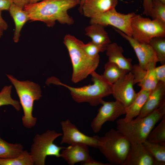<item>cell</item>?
I'll use <instances>...</instances> for the list:
<instances>
[{
    "instance_id": "484cf974",
    "label": "cell",
    "mask_w": 165,
    "mask_h": 165,
    "mask_svg": "<svg viewBox=\"0 0 165 165\" xmlns=\"http://www.w3.org/2000/svg\"><path fill=\"white\" fill-rule=\"evenodd\" d=\"M34 162L30 152L23 150L18 156L11 158H0V165H32Z\"/></svg>"
},
{
    "instance_id": "1f68e13d",
    "label": "cell",
    "mask_w": 165,
    "mask_h": 165,
    "mask_svg": "<svg viewBox=\"0 0 165 165\" xmlns=\"http://www.w3.org/2000/svg\"><path fill=\"white\" fill-rule=\"evenodd\" d=\"M154 70L158 81L165 82V64L156 67Z\"/></svg>"
},
{
    "instance_id": "5b68a950",
    "label": "cell",
    "mask_w": 165,
    "mask_h": 165,
    "mask_svg": "<svg viewBox=\"0 0 165 165\" xmlns=\"http://www.w3.org/2000/svg\"><path fill=\"white\" fill-rule=\"evenodd\" d=\"M6 75L16 89L23 109V125L27 128H31L35 125L37 121V118L33 116L32 112L34 101L39 100L42 97L40 87L33 82L20 81L12 75Z\"/></svg>"
},
{
    "instance_id": "8fae6325",
    "label": "cell",
    "mask_w": 165,
    "mask_h": 165,
    "mask_svg": "<svg viewBox=\"0 0 165 165\" xmlns=\"http://www.w3.org/2000/svg\"><path fill=\"white\" fill-rule=\"evenodd\" d=\"M61 125L62 131L61 144L80 143L98 148L100 138L98 136L91 137L83 133L68 119L61 121Z\"/></svg>"
},
{
    "instance_id": "ab89813d",
    "label": "cell",
    "mask_w": 165,
    "mask_h": 165,
    "mask_svg": "<svg viewBox=\"0 0 165 165\" xmlns=\"http://www.w3.org/2000/svg\"><path fill=\"white\" fill-rule=\"evenodd\" d=\"M152 1L159 2L165 4V0H152Z\"/></svg>"
},
{
    "instance_id": "4fadbf2b",
    "label": "cell",
    "mask_w": 165,
    "mask_h": 165,
    "mask_svg": "<svg viewBox=\"0 0 165 165\" xmlns=\"http://www.w3.org/2000/svg\"><path fill=\"white\" fill-rule=\"evenodd\" d=\"M134 80V75L130 72L112 84V94L116 100L126 109L132 104L137 96L133 87Z\"/></svg>"
},
{
    "instance_id": "d4e9b609",
    "label": "cell",
    "mask_w": 165,
    "mask_h": 165,
    "mask_svg": "<svg viewBox=\"0 0 165 165\" xmlns=\"http://www.w3.org/2000/svg\"><path fill=\"white\" fill-rule=\"evenodd\" d=\"M23 147L20 144H11L0 137V158H11L19 156L23 151Z\"/></svg>"
},
{
    "instance_id": "7a4b0ae2",
    "label": "cell",
    "mask_w": 165,
    "mask_h": 165,
    "mask_svg": "<svg viewBox=\"0 0 165 165\" xmlns=\"http://www.w3.org/2000/svg\"><path fill=\"white\" fill-rule=\"evenodd\" d=\"M90 75L93 84L82 87H72L62 83L54 77L48 78L46 83L63 86L69 90L72 98L76 102L87 103L91 106H96L101 104L104 97L112 94V84L102 75L98 74L95 71Z\"/></svg>"
},
{
    "instance_id": "d590c367",
    "label": "cell",
    "mask_w": 165,
    "mask_h": 165,
    "mask_svg": "<svg viewBox=\"0 0 165 165\" xmlns=\"http://www.w3.org/2000/svg\"><path fill=\"white\" fill-rule=\"evenodd\" d=\"M13 3L18 7L24 9L29 3V0H12Z\"/></svg>"
},
{
    "instance_id": "e0dca14e",
    "label": "cell",
    "mask_w": 165,
    "mask_h": 165,
    "mask_svg": "<svg viewBox=\"0 0 165 165\" xmlns=\"http://www.w3.org/2000/svg\"><path fill=\"white\" fill-rule=\"evenodd\" d=\"M155 68L145 70L138 64L133 65L130 72L134 75V85L138 83L141 89L149 91L154 89L158 82L155 73Z\"/></svg>"
},
{
    "instance_id": "5bb4252c",
    "label": "cell",
    "mask_w": 165,
    "mask_h": 165,
    "mask_svg": "<svg viewBox=\"0 0 165 165\" xmlns=\"http://www.w3.org/2000/svg\"><path fill=\"white\" fill-rule=\"evenodd\" d=\"M123 165H156V162L142 143H131Z\"/></svg>"
},
{
    "instance_id": "f35d334b",
    "label": "cell",
    "mask_w": 165,
    "mask_h": 165,
    "mask_svg": "<svg viewBox=\"0 0 165 165\" xmlns=\"http://www.w3.org/2000/svg\"><path fill=\"white\" fill-rule=\"evenodd\" d=\"M45 0H29V3L30 4H32L36 3L37 2L44 1Z\"/></svg>"
},
{
    "instance_id": "8d00e7d4",
    "label": "cell",
    "mask_w": 165,
    "mask_h": 165,
    "mask_svg": "<svg viewBox=\"0 0 165 165\" xmlns=\"http://www.w3.org/2000/svg\"><path fill=\"white\" fill-rule=\"evenodd\" d=\"M1 13V11H0V28L3 31L6 30L8 28V24L3 19Z\"/></svg>"
},
{
    "instance_id": "8992f818",
    "label": "cell",
    "mask_w": 165,
    "mask_h": 165,
    "mask_svg": "<svg viewBox=\"0 0 165 165\" xmlns=\"http://www.w3.org/2000/svg\"><path fill=\"white\" fill-rule=\"evenodd\" d=\"M130 144L117 130L111 129L100 137L97 148L111 165H123Z\"/></svg>"
},
{
    "instance_id": "ba28073f",
    "label": "cell",
    "mask_w": 165,
    "mask_h": 165,
    "mask_svg": "<svg viewBox=\"0 0 165 165\" xmlns=\"http://www.w3.org/2000/svg\"><path fill=\"white\" fill-rule=\"evenodd\" d=\"M132 37L139 42L148 44L156 37H165V25L135 14L131 20Z\"/></svg>"
},
{
    "instance_id": "836d02e7",
    "label": "cell",
    "mask_w": 165,
    "mask_h": 165,
    "mask_svg": "<svg viewBox=\"0 0 165 165\" xmlns=\"http://www.w3.org/2000/svg\"><path fill=\"white\" fill-rule=\"evenodd\" d=\"M82 165H110L109 163H105L97 161L91 156L87 160L81 163Z\"/></svg>"
},
{
    "instance_id": "d6a6232c",
    "label": "cell",
    "mask_w": 165,
    "mask_h": 165,
    "mask_svg": "<svg viewBox=\"0 0 165 165\" xmlns=\"http://www.w3.org/2000/svg\"><path fill=\"white\" fill-rule=\"evenodd\" d=\"M152 2V0H143V14L150 16Z\"/></svg>"
},
{
    "instance_id": "ffe728a7",
    "label": "cell",
    "mask_w": 165,
    "mask_h": 165,
    "mask_svg": "<svg viewBox=\"0 0 165 165\" xmlns=\"http://www.w3.org/2000/svg\"><path fill=\"white\" fill-rule=\"evenodd\" d=\"M90 24L85 28L86 35L90 38L94 43L106 48L111 41L105 27L98 24Z\"/></svg>"
},
{
    "instance_id": "74e56055",
    "label": "cell",
    "mask_w": 165,
    "mask_h": 165,
    "mask_svg": "<svg viewBox=\"0 0 165 165\" xmlns=\"http://www.w3.org/2000/svg\"><path fill=\"white\" fill-rule=\"evenodd\" d=\"M85 0H80L79 6V10L80 13L82 14V8L85 2Z\"/></svg>"
},
{
    "instance_id": "83f0119b",
    "label": "cell",
    "mask_w": 165,
    "mask_h": 165,
    "mask_svg": "<svg viewBox=\"0 0 165 165\" xmlns=\"http://www.w3.org/2000/svg\"><path fill=\"white\" fill-rule=\"evenodd\" d=\"M155 52L158 62L165 64V38L156 37L152 38L149 43Z\"/></svg>"
},
{
    "instance_id": "30bf717a",
    "label": "cell",
    "mask_w": 165,
    "mask_h": 165,
    "mask_svg": "<svg viewBox=\"0 0 165 165\" xmlns=\"http://www.w3.org/2000/svg\"><path fill=\"white\" fill-rule=\"evenodd\" d=\"M102 105L91 123V127L95 133H98L103 125L107 121L112 122L126 113L125 108L120 102L115 101H106L102 100Z\"/></svg>"
},
{
    "instance_id": "d6986e66",
    "label": "cell",
    "mask_w": 165,
    "mask_h": 165,
    "mask_svg": "<svg viewBox=\"0 0 165 165\" xmlns=\"http://www.w3.org/2000/svg\"><path fill=\"white\" fill-rule=\"evenodd\" d=\"M106 51L109 61L116 64L123 68L131 71L133 66L132 60L124 56V50L121 46L116 43H111L107 46Z\"/></svg>"
},
{
    "instance_id": "9a60e30c",
    "label": "cell",
    "mask_w": 165,
    "mask_h": 165,
    "mask_svg": "<svg viewBox=\"0 0 165 165\" xmlns=\"http://www.w3.org/2000/svg\"><path fill=\"white\" fill-rule=\"evenodd\" d=\"M165 102V82L158 81L155 87L151 91L138 118L144 117L158 108Z\"/></svg>"
},
{
    "instance_id": "7402d4cb",
    "label": "cell",
    "mask_w": 165,
    "mask_h": 165,
    "mask_svg": "<svg viewBox=\"0 0 165 165\" xmlns=\"http://www.w3.org/2000/svg\"><path fill=\"white\" fill-rule=\"evenodd\" d=\"M151 91L141 89L137 93L136 97L132 104L126 108L125 116L123 118L128 121L136 117L145 105Z\"/></svg>"
},
{
    "instance_id": "60d3db41",
    "label": "cell",
    "mask_w": 165,
    "mask_h": 165,
    "mask_svg": "<svg viewBox=\"0 0 165 165\" xmlns=\"http://www.w3.org/2000/svg\"><path fill=\"white\" fill-rule=\"evenodd\" d=\"M3 31L0 28V38H1L3 35Z\"/></svg>"
},
{
    "instance_id": "3957f363",
    "label": "cell",
    "mask_w": 165,
    "mask_h": 165,
    "mask_svg": "<svg viewBox=\"0 0 165 165\" xmlns=\"http://www.w3.org/2000/svg\"><path fill=\"white\" fill-rule=\"evenodd\" d=\"M71 60L72 72L71 80L78 83L86 78L98 67L99 55L92 57L88 56L82 47L83 42L70 34H67L63 39Z\"/></svg>"
},
{
    "instance_id": "4dcf8cb0",
    "label": "cell",
    "mask_w": 165,
    "mask_h": 165,
    "mask_svg": "<svg viewBox=\"0 0 165 165\" xmlns=\"http://www.w3.org/2000/svg\"><path fill=\"white\" fill-rule=\"evenodd\" d=\"M82 47L87 54L92 57L98 56L99 53L106 51V48L97 45L91 41L86 44L84 43Z\"/></svg>"
},
{
    "instance_id": "44dd1931",
    "label": "cell",
    "mask_w": 165,
    "mask_h": 165,
    "mask_svg": "<svg viewBox=\"0 0 165 165\" xmlns=\"http://www.w3.org/2000/svg\"><path fill=\"white\" fill-rule=\"evenodd\" d=\"M9 11L15 24L13 39L14 42L16 43L19 41L22 28L25 23L30 20V18L28 13L26 11L13 3Z\"/></svg>"
},
{
    "instance_id": "f1b7e54d",
    "label": "cell",
    "mask_w": 165,
    "mask_h": 165,
    "mask_svg": "<svg viewBox=\"0 0 165 165\" xmlns=\"http://www.w3.org/2000/svg\"><path fill=\"white\" fill-rule=\"evenodd\" d=\"M12 86H5L0 92V107L3 105H10L17 111L21 108L20 102L12 98L11 94Z\"/></svg>"
},
{
    "instance_id": "2e32d148",
    "label": "cell",
    "mask_w": 165,
    "mask_h": 165,
    "mask_svg": "<svg viewBox=\"0 0 165 165\" xmlns=\"http://www.w3.org/2000/svg\"><path fill=\"white\" fill-rule=\"evenodd\" d=\"M89 146L83 144H75L69 145L62 150L60 157L69 165L84 162L91 156Z\"/></svg>"
},
{
    "instance_id": "277c9868",
    "label": "cell",
    "mask_w": 165,
    "mask_h": 165,
    "mask_svg": "<svg viewBox=\"0 0 165 165\" xmlns=\"http://www.w3.org/2000/svg\"><path fill=\"white\" fill-rule=\"evenodd\" d=\"M165 115V102L152 113L141 118L128 121L123 118L116 122L117 130L130 143H142L147 139L156 123Z\"/></svg>"
},
{
    "instance_id": "6da1fadb",
    "label": "cell",
    "mask_w": 165,
    "mask_h": 165,
    "mask_svg": "<svg viewBox=\"0 0 165 165\" xmlns=\"http://www.w3.org/2000/svg\"><path fill=\"white\" fill-rule=\"evenodd\" d=\"M80 0H45L26 6L24 9L29 16L31 21L44 22L49 27H53L56 21L62 24L72 25L73 18L68 11L79 5Z\"/></svg>"
},
{
    "instance_id": "f546056e",
    "label": "cell",
    "mask_w": 165,
    "mask_h": 165,
    "mask_svg": "<svg viewBox=\"0 0 165 165\" xmlns=\"http://www.w3.org/2000/svg\"><path fill=\"white\" fill-rule=\"evenodd\" d=\"M150 16L152 20H156L165 25V4L152 1Z\"/></svg>"
},
{
    "instance_id": "e575fe53",
    "label": "cell",
    "mask_w": 165,
    "mask_h": 165,
    "mask_svg": "<svg viewBox=\"0 0 165 165\" xmlns=\"http://www.w3.org/2000/svg\"><path fill=\"white\" fill-rule=\"evenodd\" d=\"M13 3L12 0H0V11L9 10Z\"/></svg>"
},
{
    "instance_id": "9c48e42d",
    "label": "cell",
    "mask_w": 165,
    "mask_h": 165,
    "mask_svg": "<svg viewBox=\"0 0 165 165\" xmlns=\"http://www.w3.org/2000/svg\"><path fill=\"white\" fill-rule=\"evenodd\" d=\"M135 14L133 12L122 13L115 8L90 18V23L99 24L105 27L110 25L132 37L131 22Z\"/></svg>"
},
{
    "instance_id": "cb8c5ba5",
    "label": "cell",
    "mask_w": 165,
    "mask_h": 165,
    "mask_svg": "<svg viewBox=\"0 0 165 165\" xmlns=\"http://www.w3.org/2000/svg\"><path fill=\"white\" fill-rule=\"evenodd\" d=\"M142 143L154 159L156 165H165V145L146 140Z\"/></svg>"
},
{
    "instance_id": "52a82bcc",
    "label": "cell",
    "mask_w": 165,
    "mask_h": 165,
    "mask_svg": "<svg viewBox=\"0 0 165 165\" xmlns=\"http://www.w3.org/2000/svg\"><path fill=\"white\" fill-rule=\"evenodd\" d=\"M62 135V133L54 130H48L41 134H37L35 136L30 152L34 164L45 165L47 156L60 157L61 150L65 147L58 146L53 142L57 138Z\"/></svg>"
},
{
    "instance_id": "7c38bea8",
    "label": "cell",
    "mask_w": 165,
    "mask_h": 165,
    "mask_svg": "<svg viewBox=\"0 0 165 165\" xmlns=\"http://www.w3.org/2000/svg\"><path fill=\"white\" fill-rule=\"evenodd\" d=\"M113 28L117 33L129 42L136 54L139 61L138 65L141 67L147 70L156 67L158 60L155 52L149 44L139 42L132 37L128 36L117 29Z\"/></svg>"
},
{
    "instance_id": "4316f807",
    "label": "cell",
    "mask_w": 165,
    "mask_h": 165,
    "mask_svg": "<svg viewBox=\"0 0 165 165\" xmlns=\"http://www.w3.org/2000/svg\"><path fill=\"white\" fill-rule=\"evenodd\" d=\"M161 120L158 125L149 133L146 140L165 145V115Z\"/></svg>"
},
{
    "instance_id": "ac0fdd59",
    "label": "cell",
    "mask_w": 165,
    "mask_h": 165,
    "mask_svg": "<svg viewBox=\"0 0 165 165\" xmlns=\"http://www.w3.org/2000/svg\"><path fill=\"white\" fill-rule=\"evenodd\" d=\"M118 0H85L82 8V14L85 16L90 19L115 8Z\"/></svg>"
},
{
    "instance_id": "603a6c76",
    "label": "cell",
    "mask_w": 165,
    "mask_h": 165,
    "mask_svg": "<svg viewBox=\"0 0 165 165\" xmlns=\"http://www.w3.org/2000/svg\"><path fill=\"white\" fill-rule=\"evenodd\" d=\"M130 72L115 63L108 61L105 65L102 75L108 82L112 84Z\"/></svg>"
}]
</instances>
